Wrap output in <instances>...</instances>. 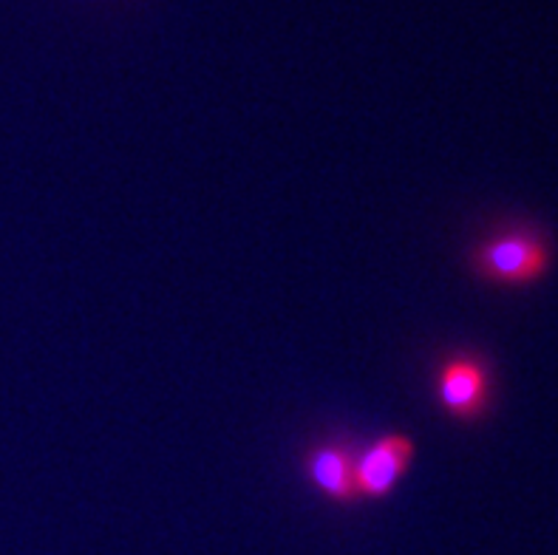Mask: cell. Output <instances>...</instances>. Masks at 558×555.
<instances>
[{"label": "cell", "instance_id": "obj_3", "mask_svg": "<svg viewBox=\"0 0 558 555\" xmlns=\"http://www.w3.org/2000/svg\"><path fill=\"white\" fill-rule=\"evenodd\" d=\"M414 454H417L414 439L409 434H400V431L372 439L354 459V487H357L361 502L389 499L395 487L409 473Z\"/></svg>", "mask_w": 558, "mask_h": 555}, {"label": "cell", "instance_id": "obj_2", "mask_svg": "<svg viewBox=\"0 0 558 555\" xmlns=\"http://www.w3.org/2000/svg\"><path fill=\"white\" fill-rule=\"evenodd\" d=\"M490 366L480 354H451L437 366L434 397L453 422L474 425L490 408Z\"/></svg>", "mask_w": 558, "mask_h": 555}, {"label": "cell", "instance_id": "obj_1", "mask_svg": "<svg viewBox=\"0 0 558 555\" xmlns=\"http://www.w3.org/2000/svg\"><path fill=\"white\" fill-rule=\"evenodd\" d=\"M553 264L550 239L533 225L494 232L471 250L468 267L490 287L522 289L542 281Z\"/></svg>", "mask_w": 558, "mask_h": 555}, {"label": "cell", "instance_id": "obj_4", "mask_svg": "<svg viewBox=\"0 0 558 555\" xmlns=\"http://www.w3.org/2000/svg\"><path fill=\"white\" fill-rule=\"evenodd\" d=\"M354 459L357 454L343 439L315 445L304 459V476L326 502L340 507L357 505L361 496L354 487Z\"/></svg>", "mask_w": 558, "mask_h": 555}]
</instances>
